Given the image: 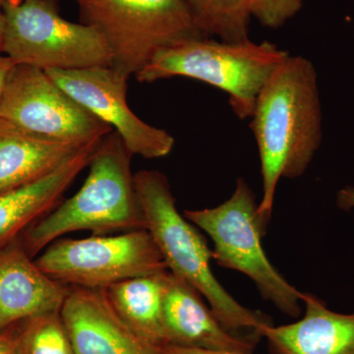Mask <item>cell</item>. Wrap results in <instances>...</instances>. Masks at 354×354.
I'll list each match as a JSON object with an SVG mask.
<instances>
[{
	"label": "cell",
	"mask_w": 354,
	"mask_h": 354,
	"mask_svg": "<svg viewBox=\"0 0 354 354\" xmlns=\"http://www.w3.org/2000/svg\"><path fill=\"white\" fill-rule=\"evenodd\" d=\"M134 181L146 230L167 270L194 288L230 332L260 334L263 326L271 325L269 317L239 304L216 279L212 250L193 223L179 213L167 176L158 171H140Z\"/></svg>",
	"instance_id": "cell-3"
},
{
	"label": "cell",
	"mask_w": 354,
	"mask_h": 354,
	"mask_svg": "<svg viewBox=\"0 0 354 354\" xmlns=\"http://www.w3.org/2000/svg\"><path fill=\"white\" fill-rule=\"evenodd\" d=\"M87 145L41 138L0 120V194L48 176Z\"/></svg>",
	"instance_id": "cell-16"
},
{
	"label": "cell",
	"mask_w": 354,
	"mask_h": 354,
	"mask_svg": "<svg viewBox=\"0 0 354 354\" xmlns=\"http://www.w3.org/2000/svg\"><path fill=\"white\" fill-rule=\"evenodd\" d=\"M71 286L50 278L21 236L0 248V332L32 317L62 309Z\"/></svg>",
	"instance_id": "cell-13"
},
{
	"label": "cell",
	"mask_w": 354,
	"mask_h": 354,
	"mask_svg": "<svg viewBox=\"0 0 354 354\" xmlns=\"http://www.w3.org/2000/svg\"><path fill=\"white\" fill-rule=\"evenodd\" d=\"M20 354H75L60 310L23 321Z\"/></svg>",
	"instance_id": "cell-19"
},
{
	"label": "cell",
	"mask_w": 354,
	"mask_h": 354,
	"mask_svg": "<svg viewBox=\"0 0 354 354\" xmlns=\"http://www.w3.org/2000/svg\"><path fill=\"white\" fill-rule=\"evenodd\" d=\"M0 120L36 136L87 145L113 131L74 101L43 69L13 67L0 101Z\"/></svg>",
	"instance_id": "cell-9"
},
{
	"label": "cell",
	"mask_w": 354,
	"mask_h": 354,
	"mask_svg": "<svg viewBox=\"0 0 354 354\" xmlns=\"http://www.w3.org/2000/svg\"><path fill=\"white\" fill-rule=\"evenodd\" d=\"M60 314L75 354H162L121 320L104 290L71 286Z\"/></svg>",
	"instance_id": "cell-11"
},
{
	"label": "cell",
	"mask_w": 354,
	"mask_h": 354,
	"mask_svg": "<svg viewBox=\"0 0 354 354\" xmlns=\"http://www.w3.org/2000/svg\"><path fill=\"white\" fill-rule=\"evenodd\" d=\"M35 262L58 283L90 290L169 271L147 230L59 239L44 249Z\"/></svg>",
	"instance_id": "cell-8"
},
{
	"label": "cell",
	"mask_w": 354,
	"mask_h": 354,
	"mask_svg": "<svg viewBox=\"0 0 354 354\" xmlns=\"http://www.w3.org/2000/svg\"><path fill=\"white\" fill-rule=\"evenodd\" d=\"M201 295L169 271L164 317L169 344L252 354L262 335H235L223 327Z\"/></svg>",
	"instance_id": "cell-12"
},
{
	"label": "cell",
	"mask_w": 354,
	"mask_h": 354,
	"mask_svg": "<svg viewBox=\"0 0 354 354\" xmlns=\"http://www.w3.org/2000/svg\"><path fill=\"white\" fill-rule=\"evenodd\" d=\"M339 204L346 208L354 207V189L342 191L341 195H339Z\"/></svg>",
	"instance_id": "cell-24"
},
{
	"label": "cell",
	"mask_w": 354,
	"mask_h": 354,
	"mask_svg": "<svg viewBox=\"0 0 354 354\" xmlns=\"http://www.w3.org/2000/svg\"><path fill=\"white\" fill-rule=\"evenodd\" d=\"M305 314L288 325L263 326L260 334L274 354H354V313L328 309L311 293L302 292Z\"/></svg>",
	"instance_id": "cell-14"
},
{
	"label": "cell",
	"mask_w": 354,
	"mask_h": 354,
	"mask_svg": "<svg viewBox=\"0 0 354 354\" xmlns=\"http://www.w3.org/2000/svg\"><path fill=\"white\" fill-rule=\"evenodd\" d=\"M15 65L10 58L4 55L3 53H0V101L6 88L7 79Z\"/></svg>",
	"instance_id": "cell-23"
},
{
	"label": "cell",
	"mask_w": 354,
	"mask_h": 354,
	"mask_svg": "<svg viewBox=\"0 0 354 354\" xmlns=\"http://www.w3.org/2000/svg\"><path fill=\"white\" fill-rule=\"evenodd\" d=\"M258 207L253 190L239 178L227 201L214 208L186 209L183 215L211 237L216 264L245 274L265 300L286 315L297 318L301 314L302 292L268 259L262 244L268 225Z\"/></svg>",
	"instance_id": "cell-5"
},
{
	"label": "cell",
	"mask_w": 354,
	"mask_h": 354,
	"mask_svg": "<svg viewBox=\"0 0 354 354\" xmlns=\"http://www.w3.org/2000/svg\"><path fill=\"white\" fill-rule=\"evenodd\" d=\"M195 24L206 36L221 41L249 39L250 0H184Z\"/></svg>",
	"instance_id": "cell-18"
},
{
	"label": "cell",
	"mask_w": 354,
	"mask_h": 354,
	"mask_svg": "<svg viewBox=\"0 0 354 354\" xmlns=\"http://www.w3.org/2000/svg\"><path fill=\"white\" fill-rule=\"evenodd\" d=\"M21 324L0 332V354H20Z\"/></svg>",
	"instance_id": "cell-21"
},
{
	"label": "cell",
	"mask_w": 354,
	"mask_h": 354,
	"mask_svg": "<svg viewBox=\"0 0 354 354\" xmlns=\"http://www.w3.org/2000/svg\"><path fill=\"white\" fill-rule=\"evenodd\" d=\"M46 72L74 101L109 125L132 155L160 158L174 150L176 140L171 134L133 113L127 102L129 78L113 66Z\"/></svg>",
	"instance_id": "cell-10"
},
{
	"label": "cell",
	"mask_w": 354,
	"mask_h": 354,
	"mask_svg": "<svg viewBox=\"0 0 354 354\" xmlns=\"http://www.w3.org/2000/svg\"><path fill=\"white\" fill-rule=\"evenodd\" d=\"M84 24L106 39L113 67L130 78L164 48L206 36L184 0H76ZM208 37V36H207Z\"/></svg>",
	"instance_id": "cell-6"
},
{
	"label": "cell",
	"mask_w": 354,
	"mask_h": 354,
	"mask_svg": "<svg viewBox=\"0 0 354 354\" xmlns=\"http://www.w3.org/2000/svg\"><path fill=\"white\" fill-rule=\"evenodd\" d=\"M102 141L83 147L48 176L0 194V248L21 236L62 202L64 193L88 167Z\"/></svg>",
	"instance_id": "cell-15"
},
{
	"label": "cell",
	"mask_w": 354,
	"mask_h": 354,
	"mask_svg": "<svg viewBox=\"0 0 354 354\" xmlns=\"http://www.w3.org/2000/svg\"><path fill=\"white\" fill-rule=\"evenodd\" d=\"M290 53L270 41H216L204 36L158 51L136 74L140 83L184 77L223 91L241 120L250 118L258 95Z\"/></svg>",
	"instance_id": "cell-4"
},
{
	"label": "cell",
	"mask_w": 354,
	"mask_h": 354,
	"mask_svg": "<svg viewBox=\"0 0 354 354\" xmlns=\"http://www.w3.org/2000/svg\"><path fill=\"white\" fill-rule=\"evenodd\" d=\"M250 118L263 183L258 209L268 225L279 180L301 176L320 146L322 114L313 64L288 55L261 90Z\"/></svg>",
	"instance_id": "cell-1"
},
{
	"label": "cell",
	"mask_w": 354,
	"mask_h": 354,
	"mask_svg": "<svg viewBox=\"0 0 354 354\" xmlns=\"http://www.w3.org/2000/svg\"><path fill=\"white\" fill-rule=\"evenodd\" d=\"M162 354H249L241 353H230V351H206V349L185 348V346L167 344L160 348Z\"/></svg>",
	"instance_id": "cell-22"
},
{
	"label": "cell",
	"mask_w": 354,
	"mask_h": 354,
	"mask_svg": "<svg viewBox=\"0 0 354 354\" xmlns=\"http://www.w3.org/2000/svg\"><path fill=\"white\" fill-rule=\"evenodd\" d=\"M55 0H6L2 51L17 65L46 70L113 66L111 50L92 26L58 13Z\"/></svg>",
	"instance_id": "cell-7"
},
{
	"label": "cell",
	"mask_w": 354,
	"mask_h": 354,
	"mask_svg": "<svg viewBox=\"0 0 354 354\" xmlns=\"http://www.w3.org/2000/svg\"><path fill=\"white\" fill-rule=\"evenodd\" d=\"M169 271L118 281L104 288L109 304L121 320L147 344H169L164 300Z\"/></svg>",
	"instance_id": "cell-17"
},
{
	"label": "cell",
	"mask_w": 354,
	"mask_h": 354,
	"mask_svg": "<svg viewBox=\"0 0 354 354\" xmlns=\"http://www.w3.org/2000/svg\"><path fill=\"white\" fill-rule=\"evenodd\" d=\"M132 156L115 132L104 137L88 162L80 189L21 235L32 258L72 232L106 235L146 230L135 189Z\"/></svg>",
	"instance_id": "cell-2"
},
{
	"label": "cell",
	"mask_w": 354,
	"mask_h": 354,
	"mask_svg": "<svg viewBox=\"0 0 354 354\" xmlns=\"http://www.w3.org/2000/svg\"><path fill=\"white\" fill-rule=\"evenodd\" d=\"M6 0H0V53L3 44L4 30H6V11H4Z\"/></svg>",
	"instance_id": "cell-25"
},
{
	"label": "cell",
	"mask_w": 354,
	"mask_h": 354,
	"mask_svg": "<svg viewBox=\"0 0 354 354\" xmlns=\"http://www.w3.org/2000/svg\"><path fill=\"white\" fill-rule=\"evenodd\" d=\"M304 0H250L251 15L270 29H279L295 17Z\"/></svg>",
	"instance_id": "cell-20"
}]
</instances>
